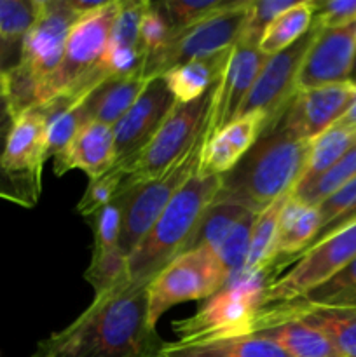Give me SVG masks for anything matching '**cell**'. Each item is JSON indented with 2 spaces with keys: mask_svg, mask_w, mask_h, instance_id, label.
Returning <instances> with one entry per match:
<instances>
[{
  "mask_svg": "<svg viewBox=\"0 0 356 357\" xmlns=\"http://www.w3.org/2000/svg\"><path fill=\"white\" fill-rule=\"evenodd\" d=\"M166 345L149 319V282L126 278L38 342L31 357H164Z\"/></svg>",
  "mask_w": 356,
  "mask_h": 357,
  "instance_id": "cell-1",
  "label": "cell"
},
{
  "mask_svg": "<svg viewBox=\"0 0 356 357\" xmlns=\"http://www.w3.org/2000/svg\"><path fill=\"white\" fill-rule=\"evenodd\" d=\"M311 142L297 138L278 122L265 128L243 159L222 174L215 202H232L251 213L290 194L309 160Z\"/></svg>",
  "mask_w": 356,
  "mask_h": 357,
  "instance_id": "cell-2",
  "label": "cell"
},
{
  "mask_svg": "<svg viewBox=\"0 0 356 357\" xmlns=\"http://www.w3.org/2000/svg\"><path fill=\"white\" fill-rule=\"evenodd\" d=\"M222 176H201L195 173L175 194L152 229L128 257V279L150 282L168 264L184 253L199 220L215 201Z\"/></svg>",
  "mask_w": 356,
  "mask_h": 357,
  "instance_id": "cell-3",
  "label": "cell"
},
{
  "mask_svg": "<svg viewBox=\"0 0 356 357\" xmlns=\"http://www.w3.org/2000/svg\"><path fill=\"white\" fill-rule=\"evenodd\" d=\"M119 7L121 2L117 0L107 2L101 9L77 21L66 38L61 63L45 84L42 105L61 93L86 98L98 84L108 79L101 61L107 52Z\"/></svg>",
  "mask_w": 356,
  "mask_h": 357,
  "instance_id": "cell-4",
  "label": "cell"
},
{
  "mask_svg": "<svg viewBox=\"0 0 356 357\" xmlns=\"http://www.w3.org/2000/svg\"><path fill=\"white\" fill-rule=\"evenodd\" d=\"M205 143L206 135H202L184 157H180L177 162L171 164L164 173L156 178L133 180L129 174H126L124 183L117 194L122 209L119 250L126 258L152 229L156 220L166 209L175 194L187 183L188 178L198 173Z\"/></svg>",
  "mask_w": 356,
  "mask_h": 357,
  "instance_id": "cell-5",
  "label": "cell"
},
{
  "mask_svg": "<svg viewBox=\"0 0 356 357\" xmlns=\"http://www.w3.org/2000/svg\"><path fill=\"white\" fill-rule=\"evenodd\" d=\"M272 281L271 272L260 271L223 286L216 295L206 298L194 316L173 324V330L180 335L178 342L188 344L251 335L264 289Z\"/></svg>",
  "mask_w": 356,
  "mask_h": 357,
  "instance_id": "cell-6",
  "label": "cell"
},
{
  "mask_svg": "<svg viewBox=\"0 0 356 357\" xmlns=\"http://www.w3.org/2000/svg\"><path fill=\"white\" fill-rule=\"evenodd\" d=\"M216 86L198 100L175 105L149 143L117 164L133 180H150L164 173L206 135Z\"/></svg>",
  "mask_w": 356,
  "mask_h": 357,
  "instance_id": "cell-7",
  "label": "cell"
},
{
  "mask_svg": "<svg viewBox=\"0 0 356 357\" xmlns=\"http://www.w3.org/2000/svg\"><path fill=\"white\" fill-rule=\"evenodd\" d=\"M251 0H239L236 6L212 14L184 30L175 31L161 51L147 56L142 77L152 79L170 72L191 59L230 49L243 33L248 16V6Z\"/></svg>",
  "mask_w": 356,
  "mask_h": 357,
  "instance_id": "cell-8",
  "label": "cell"
},
{
  "mask_svg": "<svg viewBox=\"0 0 356 357\" xmlns=\"http://www.w3.org/2000/svg\"><path fill=\"white\" fill-rule=\"evenodd\" d=\"M80 17L70 0H37V16L21 42L20 61L14 70L35 86L38 107L45 84L61 63L66 38Z\"/></svg>",
  "mask_w": 356,
  "mask_h": 357,
  "instance_id": "cell-9",
  "label": "cell"
},
{
  "mask_svg": "<svg viewBox=\"0 0 356 357\" xmlns=\"http://www.w3.org/2000/svg\"><path fill=\"white\" fill-rule=\"evenodd\" d=\"M227 284V274L216 253L192 250L178 255L149 282V319L156 326L173 305L216 295Z\"/></svg>",
  "mask_w": 356,
  "mask_h": 357,
  "instance_id": "cell-10",
  "label": "cell"
},
{
  "mask_svg": "<svg viewBox=\"0 0 356 357\" xmlns=\"http://www.w3.org/2000/svg\"><path fill=\"white\" fill-rule=\"evenodd\" d=\"M45 162V117L40 107L10 119L0 152V176L10 187L14 202L34 206L40 195Z\"/></svg>",
  "mask_w": 356,
  "mask_h": 357,
  "instance_id": "cell-11",
  "label": "cell"
},
{
  "mask_svg": "<svg viewBox=\"0 0 356 357\" xmlns=\"http://www.w3.org/2000/svg\"><path fill=\"white\" fill-rule=\"evenodd\" d=\"M356 258V222L337 230L304 251L295 267L274 279L262 295L260 309L274 303L292 302L341 272Z\"/></svg>",
  "mask_w": 356,
  "mask_h": 357,
  "instance_id": "cell-12",
  "label": "cell"
},
{
  "mask_svg": "<svg viewBox=\"0 0 356 357\" xmlns=\"http://www.w3.org/2000/svg\"><path fill=\"white\" fill-rule=\"evenodd\" d=\"M318 26L311 24L306 35L293 42L285 51L265 58L258 72L257 80L244 98L237 119L250 114H262L267 121V128L278 122L283 112L297 93V77L307 54V49L316 37Z\"/></svg>",
  "mask_w": 356,
  "mask_h": 357,
  "instance_id": "cell-13",
  "label": "cell"
},
{
  "mask_svg": "<svg viewBox=\"0 0 356 357\" xmlns=\"http://www.w3.org/2000/svg\"><path fill=\"white\" fill-rule=\"evenodd\" d=\"M356 65V21L335 28H318L300 66L297 91L351 82Z\"/></svg>",
  "mask_w": 356,
  "mask_h": 357,
  "instance_id": "cell-14",
  "label": "cell"
},
{
  "mask_svg": "<svg viewBox=\"0 0 356 357\" xmlns=\"http://www.w3.org/2000/svg\"><path fill=\"white\" fill-rule=\"evenodd\" d=\"M356 100V84H332L297 91L278 124L297 138L313 142L337 124Z\"/></svg>",
  "mask_w": 356,
  "mask_h": 357,
  "instance_id": "cell-15",
  "label": "cell"
},
{
  "mask_svg": "<svg viewBox=\"0 0 356 357\" xmlns=\"http://www.w3.org/2000/svg\"><path fill=\"white\" fill-rule=\"evenodd\" d=\"M265 63V56L258 51V44L239 38L232 45L229 63L216 86L209 121L206 126V139L234 122L239 114L244 98L257 80Z\"/></svg>",
  "mask_w": 356,
  "mask_h": 357,
  "instance_id": "cell-16",
  "label": "cell"
},
{
  "mask_svg": "<svg viewBox=\"0 0 356 357\" xmlns=\"http://www.w3.org/2000/svg\"><path fill=\"white\" fill-rule=\"evenodd\" d=\"M177 100L164 77H152L135 103L114 126L115 159H128L149 143L168 117Z\"/></svg>",
  "mask_w": 356,
  "mask_h": 357,
  "instance_id": "cell-17",
  "label": "cell"
},
{
  "mask_svg": "<svg viewBox=\"0 0 356 357\" xmlns=\"http://www.w3.org/2000/svg\"><path fill=\"white\" fill-rule=\"evenodd\" d=\"M283 319H297L321 331L342 357H356V309H311L290 302L274 303L258 310L253 333Z\"/></svg>",
  "mask_w": 356,
  "mask_h": 357,
  "instance_id": "cell-18",
  "label": "cell"
},
{
  "mask_svg": "<svg viewBox=\"0 0 356 357\" xmlns=\"http://www.w3.org/2000/svg\"><path fill=\"white\" fill-rule=\"evenodd\" d=\"M265 128H267V121L264 115L250 114L236 119L229 126L220 129L216 135L206 139L198 174L222 176L229 173L243 159L244 153L255 145Z\"/></svg>",
  "mask_w": 356,
  "mask_h": 357,
  "instance_id": "cell-19",
  "label": "cell"
},
{
  "mask_svg": "<svg viewBox=\"0 0 356 357\" xmlns=\"http://www.w3.org/2000/svg\"><path fill=\"white\" fill-rule=\"evenodd\" d=\"M115 159V139L114 129L100 122H86L72 142L54 157L52 167L58 176L66 171L80 169L89 176V180L107 173Z\"/></svg>",
  "mask_w": 356,
  "mask_h": 357,
  "instance_id": "cell-20",
  "label": "cell"
},
{
  "mask_svg": "<svg viewBox=\"0 0 356 357\" xmlns=\"http://www.w3.org/2000/svg\"><path fill=\"white\" fill-rule=\"evenodd\" d=\"M318 229H320L318 209L300 204L295 199H292V194H290L279 215L274 260L269 265L267 271L274 275L281 267L299 260L300 255L313 243Z\"/></svg>",
  "mask_w": 356,
  "mask_h": 357,
  "instance_id": "cell-21",
  "label": "cell"
},
{
  "mask_svg": "<svg viewBox=\"0 0 356 357\" xmlns=\"http://www.w3.org/2000/svg\"><path fill=\"white\" fill-rule=\"evenodd\" d=\"M149 80L143 79L142 75L105 79L84 98L82 108L86 112L87 121L114 128L119 119L131 108L136 98L142 94Z\"/></svg>",
  "mask_w": 356,
  "mask_h": 357,
  "instance_id": "cell-22",
  "label": "cell"
},
{
  "mask_svg": "<svg viewBox=\"0 0 356 357\" xmlns=\"http://www.w3.org/2000/svg\"><path fill=\"white\" fill-rule=\"evenodd\" d=\"M230 51L232 47L223 49L215 54L191 59L164 73V80L177 103H188V101L198 100L212 87H215L225 72Z\"/></svg>",
  "mask_w": 356,
  "mask_h": 357,
  "instance_id": "cell-23",
  "label": "cell"
},
{
  "mask_svg": "<svg viewBox=\"0 0 356 357\" xmlns=\"http://www.w3.org/2000/svg\"><path fill=\"white\" fill-rule=\"evenodd\" d=\"M164 357H292L286 354L278 344L260 337L220 338L206 342H168Z\"/></svg>",
  "mask_w": 356,
  "mask_h": 357,
  "instance_id": "cell-24",
  "label": "cell"
},
{
  "mask_svg": "<svg viewBox=\"0 0 356 357\" xmlns=\"http://www.w3.org/2000/svg\"><path fill=\"white\" fill-rule=\"evenodd\" d=\"M255 335L278 344L292 357H342L321 331L297 319H283L267 324Z\"/></svg>",
  "mask_w": 356,
  "mask_h": 357,
  "instance_id": "cell-25",
  "label": "cell"
},
{
  "mask_svg": "<svg viewBox=\"0 0 356 357\" xmlns=\"http://www.w3.org/2000/svg\"><path fill=\"white\" fill-rule=\"evenodd\" d=\"M313 2H295L290 9L279 14L267 28L258 42V51L269 58L299 40L313 24Z\"/></svg>",
  "mask_w": 356,
  "mask_h": 357,
  "instance_id": "cell-26",
  "label": "cell"
},
{
  "mask_svg": "<svg viewBox=\"0 0 356 357\" xmlns=\"http://www.w3.org/2000/svg\"><path fill=\"white\" fill-rule=\"evenodd\" d=\"M248 213L243 206L232 204V202H215L208 206L202 218L199 220L194 234L188 239L185 251L192 250H208L216 253L220 244L232 230V227Z\"/></svg>",
  "mask_w": 356,
  "mask_h": 357,
  "instance_id": "cell-27",
  "label": "cell"
},
{
  "mask_svg": "<svg viewBox=\"0 0 356 357\" xmlns=\"http://www.w3.org/2000/svg\"><path fill=\"white\" fill-rule=\"evenodd\" d=\"M292 194V192H290ZM290 194L283 195L278 201L272 202L271 206L258 213L257 220H255L253 230H251V241H250V251H248V260L244 265V271L241 275H250L255 272L267 271L269 265L274 260V246H276V236H278L279 227V215L288 201ZM239 279V278H237Z\"/></svg>",
  "mask_w": 356,
  "mask_h": 357,
  "instance_id": "cell-28",
  "label": "cell"
},
{
  "mask_svg": "<svg viewBox=\"0 0 356 357\" xmlns=\"http://www.w3.org/2000/svg\"><path fill=\"white\" fill-rule=\"evenodd\" d=\"M290 303L311 309H356V258L327 282Z\"/></svg>",
  "mask_w": 356,
  "mask_h": 357,
  "instance_id": "cell-29",
  "label": "cell"
},
{
  "mask_svg": "<svg viewBox=\"0 0 356 357\" xmlns=\"http://www.w3.org/2000/svg\"><path fill=\"white\" fill-rule=\"evenodd\" d=\"M356 178V146L353 145L344 157L335 166L325 171L320 176L309 181L299 183L292 190V199L309 208H316L318 204L330 197L332 194L344 187L348 181Z\"/></svg>",
  "mask_w": 356,
  "mask_h": 357,
  "instance_id": "cell-30",
  "label": "cell"
},
{
  "mask_svg": "<svg viewBox=\"0 0 356 357\" xmlns=\"http://www.w3.org/2000/svg\"><path fill=\"white\" fill-rule=\"evenodd\" d=\"M316 209L318 216H320V229H318L309 248H313L320 241L327 239L328 236H332L337 230L356 222V178H353L344 187L339 188L335 194L325 199L321 204L316 206Z\"/></svg>",
  "mask_w": 356,
  "mask_h": 357,
  "instance_id": "cell-31",
  "label": "cell"
},
{
  "mask_svg": "<svg viewBox=\"0 0 356 357\" xmlns=\"http://www.w3.org/2000/svg\"><path fill=\"white\" fill-rule=\"evenodd\" d=\"M351 146L353 132L337 128V126H332L328 131H325L323 135H320L311 142L309 160H307L306 171H304L299 183L313 180V178L320 176L325 171L330 169L348 153Z\"/></svg>",
  "mask_w": 356,
  "mask_h": 357,
  "instance_id": "cell-32",
  "label": "cell"
},
{
  "mask_svg": "<svg viewBox=\"0 0 356 357\" xmlns=\"http://www.w3.org/2000/svg\"><path fill=\"white\" fill-rule=\"evenodd\" d=\"M257 216L258 213L248 211L227 234V237L216 251V257H218L220 264L227 274V284L234 282L243 274L248 260V251H250L251 230H253Z\"/></svg>",
  "mask_w": 356,
  "mask_h": 357,
  "instance_id": "cell-33",
  "label": "cell"
},
{
  "mask_svg": "<svg viewBox=\"0 0 356 357\" xmlns=\"http://www.w3.org/2000/svg\"><path fill=\"white\" fill-rule=\"evenodd\" d=\"M237 2L239 0H205V2H198V0H164V2L156 3L168 20L170 26L175 31H178L212 16V14L229 9V7L236 6Z\"/></svg>",
  "mask_w": 356,
  "mask_h": 357,
  "instance_id": "cell-34",
  "label": "cell"
},
{
  "mask_svg": "<svg viewBox=\"0 0 356 357\" xmlns=\"http://www.w3.org/2000/svg\"><path fill=\"white\" fill-rule=\"evenodd\" d=\"M121 201L115 195L114 201L98 213H94L91 218V229L94 236L93 258H107L112 255L121 253L119 250V232H121ZM122 255V253H121Z\"/></svg>",
  "mask_w": 356,
  "mask_h": 357,
  "instance_id": "cell-35",
  "label": "cell"
},
{
  "mask_svg": "<svg viewBox=\"0 0 356 357\" xmlns=\"http://www.w3.org/2000/svg\"><path fill=\"white\" fill-rule=\"evenodd\" d=\"M126 174L128 173L122 169L121 164L115 162L107 173L91 180L82 199L77 204V211L82 216H86V218H89L94 213H98L105 206L110 204L115 199V195L119 194V190H121Z\"/></svg>",
  "mask_w": 356,
  "mask_h": 357,
  "instance_id": "cell-36",
  "label": "cell"
},
{
  "mask_svg": "<svg viewBox=\"0 0 356 357\" xmlns=\"http://www.w3.org/2000/svg\"><path fill=\"white\" fill-rule=\"evenodd\" d=\"M37 16V0H0V38L21 45Z\"/></svg>",
  "mask_w": 356,
  "mask_h": 357,
  "instance_id": "cell-37",
  "label": "cell"
},
{
  "mask_svg": "<svg viewBox=\"0 0 356 357\" xmlns=\"http://www.w3.org/2000/svg\"><path fill=\"white\" fill-rule=\"evenodd\" d=\"M149 2L124 0L112 26L108 47H140V24Z\"/></svg>",
  "mask_w": 356,
  "mask_h": 357,
  "instance_id": "cell-38",
  "label": "cell"
},
{
  "mask_svg": "<svg viewBox=\"0 0 356 357\" xmlns=\"http://www.w3.org/2000/svg\"><path fill=\"white\" fill-rule=\"evenodd\" d=\"M293 3V0H251L248 6L246 23L239 38L258 44L265 28Z\"/></svg>",
  "mask_w": 356,
  "mask_h": 357,
  "instance_id": "cell-39",
  "label": "cell"
},
{
  "mask_svg": "<svg viewBox=\"0 0 356 357\" xmlns=\"http://www.w3.org/2000/svg\"><path fill=\"white\" fill-rule=\"evenodd\" d=\"M175 30L170 26L168 20L156 2H149L143 13L142 24H140V47L147 56L161 51L173 37Z\"/></svg>",
  "mask_w": 356,
  "mask_h": 357,
  "instance_id": "cell-40",
  "label": "cell"
},
{
  "mask_svg": "<svg viewBox=\"0 0 356 357\" xmlns=\"http://www.w3.org/2000/svg\"><path fill=\"white\" fill-rule=\"evenodd\" d=\"M313 24L335 28L356 21V0H318L313 2Z\"/></svg>",
  "mask_w": 356,
  "mask_h": 357,
  "instance_id": "cell-41",
  "label": "cell"
},
{
  "mask_svg": "<svg viewBox=\"0 0 356 357\" xmlns=\"http://www.w3.org/2000/svg\"><path fill=\"white\" fill-rule=\"evenodd\" d=\"M21 45H10L0 38V75H6L20 61Z\"/></svg>",
  "mask_w": 356,
  "mask_h": 357,
  "instance_id": "cell-42",
  "label": "cell"
},
{
  "mask_svg": "<svg viewBox=\"0 0 356 357\" xmlns=\"http://www.w3.org/2000/svg\"><path fill=\"white\" fill-rule=\"evenodd\" d=\"M9 126H10L9 101H7L6 89H0V138L7 135Z\"/></svg>",
  "mask_w": 356,
  "mask_h": 357,
  "instance_id": "cell-43",
  "label": "cell"
},
{
  "mask_svg": "<svg viewBox=\"0 0 356 357\" xmlns=\"http://www.w3.org/2000/svg\"><path fill=\"white\" fill-rule=\"evenodd\" d=\"M335 126L341 129H346V131H349V132L356 131V100H355V103L349 107V110L342 115L341 121H339Z\"/></svg>",
  "mask_w": 356,
  "mask_h": 357,
  "instance_id": "cell-44",
  "label": "cell"
},
{
  "mask_svg": "<svg viewBox=\"0 0 356 357\" xmlns=\"http://www.w3.org/2000/svg\"><path fill=\"white\" fill-rule=\"evenodd\" d=\"M0 89H6V75H0Z\"/></svg>",
  "mask_w": 356,
  "mask_h": 357,
  "instance_id": "cell-45",
  "label": "cell"
},
{
  "mask_svg": "<svg viewBox=\"0 0 356 357\" xmlns=\"http://www.w3.org/2000/svg\"><path fill=\"white\" fill-rule=\"evenodd\" d=\"M353 145H355V146H356V131H355V132H353Z\"/></svg>",
  "mask_w": 356,
  "mask_h": 357,
  "instance_id": "cell-46",
  "label": "cell"
}]
</instances>
